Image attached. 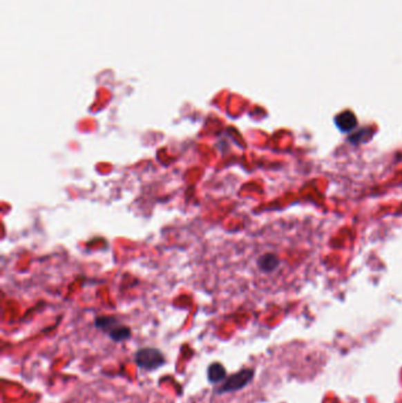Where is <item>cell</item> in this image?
Listing matches in <instances>:
<instances>
[{
    "label": "cell",
    "mask_w": 402,
    "mask_h": 403,
    "mask_svg": "<svg viewBox=\"0 0 402 403\" xmlns=\"http://www.w3.org/2000/svg\"><path fill=\"white\" fill-rule=\"evenodd\" d=\"M253 375H255L253 369H243V371H238L236 374H233L225 379L224 384L218 388L216 393L225 394V393L241 391L253 381Z\"/></svg>",
    "instance_id": "3957f363"
},
{
    "label": "cell",
    "mask_w": 402,
    "mask_h": 403,
    "mask_svg": "<svg viewBox=\"0 0 402 403\" xmlns=\"http://www.w3.org/2000/svg\"><path fill=\"white\" fill-rule=\"evenodd\" d=\"M336 128L341 132L353 131L358 126V120L354 113L350 111H343L338 113L334 120Z\"/></svg>",
    "instance_id": "277c9868"
},
{
    "label": "cell",
    "mask_w": 402,
    "mask_h": 403,
    "mask_svg": "<svg viewBox=\"0 0 402 403\" xmlns=\"http://www.w3.org/2000/svg\"><path fill=\"white\" fill-rule=\"evenodd\" d=\"M96 327L109 335L110 339L115 342H122L124 339H129L131 336V330L129 327H125L113 316H102L97 317Z\"/></svg>",
    "instance_id": "6da1fadb"
},
{
    "label": "cell",
    "mask_w": 402,
    "mask_h": 403,
    "mask_svg": "<svg viewBox=\"0 0 402 403\" xmlns=\"http://www.w3.org/2000/svg\"><path fill=\"white\" fill-rule=\"evenodd\" d=\"M225 376H227V371L221 364H210L209 369H208V379L211 384L221 382L225 379Z\"/></svg>",
    "instance_id": "8992f818"
},
{
    "label": "cell",
    "mask_w": 402,
    "mask_h": 403,
    "mask_svg": "<svg viewBox=\"0 0 402 403\" xmlns=\"http://www.w3.org/2000/svg\"><path fill=\"white\" fill-rule=\"evenodd\" d=\"M137 366L144 371H156L165 364V357L156 348H142L135 355Z\"/></svg>",
    "instance_id": "7a4b0ae2"
},
{
    "label": "cell",
    "mask_w": 402,
    "mask_h": 403,
    "mask_svg": "<svg viewBox=\"0 0 402 403\" xmlns=\"http://www.w3.org/2000/svg\"><path fill=\"white\" fill-rule=\"evenodd\" d=\"M258 265L263 272H273L278 269L280 265V260L276 255L274 254H265L262 255L258 261Z\"/></svg>",
    "instance_id": "5b68a950"
}]
</instances>
